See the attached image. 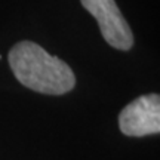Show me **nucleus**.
<instances>
[{
  "label": "nucleus",
  "instance_id": "nucleus-1",
  "mask_svg": "<svg viewBox=\"0 0 160 160\" xmlns=\"http://www.w3.org/2000/svg\"><path fill=\"white\" fill-rule=\"evenodd\" d=\"M12 73L31 91L46 95H62L76 85L73 70L34 42L22 40L12 46L8 55Z\"/></svg>",
  "mask_w": 160,
  "mask_h": 160
},
{
  "label": "nucleus",
  "instance_id": "nucleus-2",
  "mask_svg": "<svg viewBox=\"0 0 160 160\" xmlns=\"http://www.w3.org/2000/svg\"><path fill=\"white\" fill-rule=\"evenodd\" d=\"M82 6L98 21L104 40L119 51L133 46V34L116 0H80Z\"/></svg>",
  "mask_w": 160,
  "mask_h": 160
},
{
  "label": "nucleus",
  "instance_id": "nucleus-3",
  "mask_svg": "<svg viewBox=\"0 0 160 160\" xmlns=\"http://www.w3.org/2000/svg\"><path fill=\"white\" fill-rule=\"evenodd\" d=\"M119 128L128 137H145L160 132V97L150 93L133 99L119 114Z\"/></svg>",
  "mask_w": 160,
  "mask_h": 160
}]
</instances>
